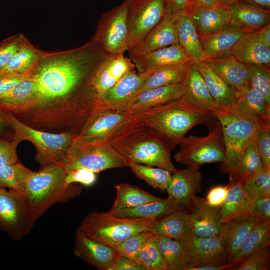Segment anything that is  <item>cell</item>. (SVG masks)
<instances>
[{"label":"cell","mask_w":270,"mask_h":270,"mask_svg":"<svg viewBox=\"0 0 270 270\" xmlns=\"http://www.w3.org/2000/svg\"><path fill=\"white\" fill-rule=\"evenodd\" d=\"M110 55L92 38L70 50H42L32 75L39 94L38 108L63 100L64 104L86 116L102 109L104 104L92 90L90 82L98 67Z\"/></svg>","instance_id":"cell-1"},{"label":"cell","mask_w":270,"mask_h":270,"mask_svg":"<svg viewBox=\"0 0 270 270\" xmlns=\"http://www.w3.org/2000/svg\"><path fill=\"white\" fill-rule=\"evenodd\" d=\"M134 114V118L147 126L170 152L193 127L205 124L210 130L216 118L181 98Z\"/></svg>","instance_id":"cell-2"},{"label":"cell","mask_w":270,"mask_h":270,"mask_svg":"<svg viewBox=\"0 0 270 270\" xmlns=\"http://www.w3.org/2000/svg\"><path fill=\"white\" fill-rule=\"evenodd\" d=\"M114 149L129 162L177 170L171 152L147 126L134 118L109 139Z\"/></svg>","instance_id":"cell-3"},{"label":"cell","mask_w":270,"mask_h":270,"mask_svg":"<svg viewBox=\"0 0 270 270\" xmlns=\"http://www.w3.org/2000/svg\"><path fill=\"white\" fill-rule=\"evenodd\" d=\"M66 174L62 166L52 164L38 172H33L24 184L23 194L36 220L52 206L78 196L82 192L80 186L66 182Z\"/></svg>","instance_id":"cell-4"},{"label":"cell","mask_w":270,"mask_h":270,"mask_svg":"<svg viewBox=\"0 0 270 270\" xmlns=\"http://www.w3.org/2000/svg\"><path fill=\"white\" fill-rule=\"evenodd\" d=\"M214 116L221 126L226 147V160L222 166L225 173L240 161L246 148L255 142L259 129L270 121L244 114L233 107L224 108Z\"/></svg>","instance_id":"cell-5"},{"label":"cell","mask_w":270,"mask_h":270,"mask_svg":"<svg viewBox=\"0 0 270 270\" xmlns=\"http://www.w3.org/2000/svg\"><path fill=\"white\" fill-rule=\"evenodd\" d=\"M156 219L120 218L109 212H92L77 228L90 240L114 248L130 236L150 231Z\"/></svg>","instance_id":"cell-6"},{"label":"cell","mask_w":270,"mask_h":270,"mask_svg":"<svg viewBox=\"0 0 270 270\" xmlns=\"http://www.w3.org/2000/svg\"><path fill=\"white\" fill-rule=\"evenodd\" d=\"M66 174L86 168L95 173L128 167V162L109 140L80 142L72 140L60 163Z\"/></svg>","instance_id":"cell-7"},{"label":"cell","mask_w":270,"mask_h":270,"mask_svg":"<svg viewBox=\"0 0 270 270\" xmlns=\"http://www.w3.org/2000/svg\"><path fill=\"white\" fill-rule=\"evenodd\" d=\"M2 114L14 130V136L32 143L37 150V160L44 166L60 163L76 135L74 130L60 134L40 131L23 123L12 114L1 110Z\"/></svg>","instance_id":"cell-8"},{"label":"cell","mask_w":270,"mask_h":270,"mask_svg":"<svg viewBox=\"0 0 270 270\" xmlns=\"http://www.w3.org/2000/svg\"><path fill=\"white\" fill-rule=\"evenodd\" d=\"M218 123L204 136L184 137L178 144L180 149L174 155L175 160L195 170L205 164H222L226 160V150L221 126Z\"/></svg>","instance_id":"cell-9"},{"label":"cell","mask_w":270,"mask_h":270,"mask_svg":"<svg viewBox=\"0 0 270 270\" xmlns=\"http://www.w3.org/2000/svg\"><path fill=\"white\" fill-rule=\"evenodd\" d=\"M128 0L104 13L92 38L110 54H124L128 49Z\"/></svg>","instance_id":"cell-10"},{"label":"cell","mask_w":270,"mask_h":270,"mask_svg":"<svg viewBox=\"0 0 270 270\" xmlns=\"http://www.w3.org/2000/svg\"><path fill=\"white\" fill-rule=\"evenodd\" d=\"M36 220L22 194L0 186V229L15 240L28 234Z\"/></svg>","instance_id":"cell-11"},{"label":"cell","mask_w":270,"mask_h":270,"mask_svg":"<svg viewBox=\"0 0 270 270\" xmlns=\"http://www.w3.org/2000/svg\"><path fill=\"white\" fill-rule=\"evenodd\" d=\"M166 4V0H128V50L140 43L159 23Z\"/></svg>","instance_id":"cell-12"},{"label":"cell","mask_w":270,"mask_h":270,"mask_svg":"<svg viewBox=\"0 0 270 270\" xmlns=\"http://www.w3.org/2000/svg\"><path fill=\"white\" fill-rule=\"evenodd\" d=\"M134 113L128 110L104 108L94 114L76 134L73 140L80 142H104L130 122Z\"/></svg>","instance_id":"cell-13"},{"label":"cell","mask_w":270,"mask_h":270,"mask_svg":"<svg viewBox=\"0 0 270 270\" xmlns=\"http://www.w3.org/2000/svg\"><path fill=\"white\" fill-rule=\"evenodd\" d=\"M221 208L210 206L205 198L193 194L190 199L188 212L192 234L198 237H210L220 234Z\"/></svg>","instance_id":"cell-14"},{"label":"cell","mask_w":270,"mask_h":270,"mask_svg":"<svg viewBox=\"0 0 270 270\" xmlns=\"http://www.w3.org/2000/svg\"><path fill=\"white\" fill-rule=\"evenodd\" d=\"M182 242L186 246L190 262L228 264L226 246L220 234L210 237H198L192 234Z\"/></svg>","instance_id":"cell-15"},{"label":"cell","mask_w":270,"mask_h":270,"mask_svg":"<svg viewBox=\"0 0 270 270\" xmlns=\"http://www.w3.org/2000/svg\"><path fill=\"white\" fill-rule=\"evenodd\" d=\"M184 84L181 98L188 104L213 116L223 109L213 99L204 80L192 60Z\"/></svg>","instance_id":"cell-16"},{"label":"cell","mask_w":270,"mask_h":270,"mask_svg":"<svg viewBox=\"0 0 270 270\" xmlns=\"http://www.w3.org/2000/svg\"><path fill=\"white\" fill-rule=\"evenodd\" d=\"M135 69L131 59L124 56V54H111L94 74L90 82L91 87L100 97L126 74Z\"/></svg>","instance_id":"cell-17"},{"label":"cell","mask_w":270,"mask_h":270,"mask_svg":"<svg viewBox=\"0 0 270 270\" xmlns=\"http://www.w3.org/2000/svg\"><path fill=\"white\" fill-rule=\"evenodd\" d=\"M39 94L32 76H28L0 96V110L18 113L36 108Z\"/></svg>","instance_id":"cell-18"},{"label":"cell","mask_w":270,"mask_h":270,"mask_svg":"<svg viewBox=\"0 0 270 270\" xmlns=\"http://www.w3.org/2000/svg\"><path fill=\"white\" fill-rule=\"evenodd\" d=\"M152 71L142 73L135 70L129 71L100 96L102 101L107 108L124 110L128 102L138 92L144 80Z\"/></svg>","instance_id":"cell-19"},{"label":"cell","mask_w":270,"mask_h":270,"mask_svg":"<svg viewBox=\"0 0 270 270\" xmlns=\"http://www.w3.org/2000/svg\"><path fill=\"white\" fill-rule=\"evenodd\" d=\"M176 16L164 13L159 23L138 44L128 50L130 58L178 44Z\"/></svg>","instance_id":"cell-20"},{"label":"cell","mask_w":270,"mask_h":270,"mask_svg":"<svg viewBox=\"0 0 270 270\" xmlns=\"http://www.w3.org/2000/svg\"><path fill=\"white\" fill-rule=\"evenodd\" d=\"M74 252L76 256L100 270H108L111 262L119 254L114 248L90 239L78 229Z\"/></svg>","instance_id":"cell-21"},{"label":"cell","mask_w":270,"mask_h":270,"mask_svg":"<svg viewBox=\"0 0 270 270\" xmlns=\"http://www.w3.org/2000/svg\"><path fill=\"white\" fill-rule=\"evenodd\" d=\"M130 58L140 73L154 70L168 64L188 63L191 60L179 44L149 51Z\"/></svg>","instance_id":"cell-22"},{"label":"cell","mask_w":270,"mask_h":270,"mask_svg":"<svg viewBox=\"0 0 270 270\" xmlns=\"http://www.w3.org/2000/svg\"><path fill=\"white\" fill-rule=\"evenodd\" d=\"M202 176L198 170L187 166L177 170L172 174L166 190L168 198L177 202L188 210L191 196L201 191Z\"/></svg>","instance_id":"cell-23"},{"label":"cell","mask_w":270,"mask_h":270,"mask_svg":"<svg viewBox=\"0 0 270 270\" xmlns=\"http://www.w3.org/2000/svg\"><path fill=\"white\" fill-rule=\"evenodd\" d=\"M230 24L247 34L258 30L270 24V10L262 9L240 0L228 6Z\"/></svg>","instance_id":"cell-24"},{"label":"cell","mask_w":270,"mask_h":270,"mask_svg":"<svg viewBox=\"0 0 270 270\" xmlns=\"http://www.w3.org/2000/svg\"><path fill=\"white\" fill-rule=\"evenodd\" d=\"M202 61L224 82L237 90L250 84L248 64L239 62L231 52Z\"/></svg>","instance_id":"cell-25"},{"label":"cell","mask_w":270,"mask_h":270,"mask_svg":"<svg viewBox=\"0 0 270 270\" xmlns=\"http://www.w3.org/2000/svg\"><path fill=\"white\" fill-rule=\"evenodd\" d=\"M184 90V83H180L140 91L130 100L124 110L134 113L180 98Z\"/></svg>","instance_id":"cell-26"},{"label":"cell","mask_w":270,"mask_h":270,"mask_svg":"<svg viewBox=\"0 0 270 270\" xmlns=\"http://www.w3.org/2000/svg\"><path fill=\"white\" fill-rule=\"evenodd\" d=\"M246 34L229 24L208 36L200 38L203 52L202 60L230 53L236 42Z\"/></svg>","instance_id":"cell-27"},{"label":"cell","mask_w":270,"mask_h":270,"mask_svg":"<svg viewBox=\"0 0 270 270\" xmlns=\"http://www.w3.org/2000/svg\"><path fill=\"white\" fill-rule=\"evenodd\" d=\"M186 13L194 23L200 38L208 36L229 24L231 19L228 6L192 7Z\"/></svg>","instance_id":"cell-28"},{"label":"cell","mask_w":270,"mask_h":270,"mask_svg":"<svg viewBox=\"0 0 270 270\" xmlns=\"http://www.w3.org/2000/svg\"><path fill=\"white\" fill-rule=\"evenodd\" d=\"M182 210L188 212L186 207L167 198L132 208H110L108 212L120 218L158 219Z\"/></svg>","instance_id":"cell-29"},{"label":"cell","mask_w":270,"mask_h":270,"mask_svg":"<svg viewBox=\"0 0 270 270\" xmlns=\"http://www.w3.org/2000/svg\"><path fill=\"white\" fill-rule=\"evenodd\" d=\"M231 53L239 62L246 64L270 65V47L262 43L256 32L247 34L234 46Z\"/></svg>","instance_id":"cell-30"},{"label":"cell","mask_w":270,"mask_h":270,"mask_svg":"<svg viewBox=\"0 0 270 270\" xmlns=\"http://www.w3.org/2000/svg\"><path fill=\"white\" fill-rule=\"evenodd\" d=\"M232 186L228 196L220 208L222 224L240 216H252L254 200L244 188L242 182L230 176Z\"/></svg>","instance_id":"cell-31"},{"label":"cell","mask_w":270,"mask_h":270,"mask_svg":"<svg viewBox=\"0 0 270 270\" xmlns=\"http://www.w3.org/2000/svg\"><path fill=\"white\" fill-rule=\"evenodd\" d=\"M204 80L215 102L224 108H230L236 103L238 91L230 86L202 60H192Z\"/></svg>","instance_id":"cell-32"},{"label":"cell","mask_w":270,"mask_h":270,"mask_svg":"<svg viewBox=\"0 0 270 270\" xmlns=\"http://www.w3.org/2000/svg\"><path fill=\"white\" fill-rule=\"evenodd\" d=\"M256 224L252 216H238L223 224L220 235L226 246L229 264Z\"/></svg>","instance_id":"cell-33"},{"label":"cell","mask_w":270,"mask_h":270,"mask_svg":"<svg viewBox=\"0 0 270 270\" xmlns=\"http://www.w3.org/2000/svg\"><path fill=\"white\" fill-rule=\"evenodd\" d=\"M150 232L180 241L186 240L192 234L188 211H179L156 219Z\"/></svg>","instance_id":"cell-34"},{"label":"cell","mask_w":270,"mask_h":270,"mask_svg":"<svg viewBox=\"0 0 270 270\" xmlns=\"http://www.w3.org/2000/svg\"><path fill=\"white\" fill-rule=\"evenodd\" d=\"M178 44L192 60H202L203 52L200 38L186 12L176 16Z\"/></svg>","instance_id":"cell-35"},{"label":"cell","mask_w":270,"mask_h":270,"mask_svg":"<svg viewBox=\"0 0 270 270\" xmlns=\"http://www.w3.org/2000/svg\"><path fill=\"white\" fill-rule=\"evenodd\" d=\"M41 52L26 38L8 64L0 71L22 76H32L38 66Z\"/></svg>","instance_id":"cell-36"},{"label":"cell","mask_w":270,"mask_h":270,"mask_svg":"<svg viewBox=\"0 0 270 270\" xmlns=\"http://www.w3.org/2000/svg\"><path fill=\"white\" fill-rule=\"evenodd\" d=\"M152 238L166 262L169 270H184L190 262L184 244L182 241L153 233Z\"/></svg>","instance_id":"cell-37"},{"label":"cell","mask_w":270,"mask_h":270,"mask_svg":"<svg viewBox=\"0 0 270 270\" xmlns=\"http://www.w3.org/2000/svg\"><path fill=\"white\" fill-rule=\"evenodd\" d=\"M190 62L168 64L153 70L144 80L138 92L154 88L184 83Z\"/></svg>","instance_id":"cell-38"},{"label":"cell","mask_w":270,"mask_h":270,"mask_svg":"<svg viewBox=\"0 0 270 270\" xmlns=\"http://www.w3.org/2000/svg\"><path fill=\"white\" fill-rule=\"evenodd\" d=\"M238 91V98L233 107L244 114L270 121V104L250 84Z\"/></svg>","instance_id":"cell-39"},{"label":"cell","mask_w":270,"mask_h":270,"mask_svg":"<svg viewBox=\"0 0 270 270\" xmlns=\"http://www.w3.org/2000/svg\"><path fill=\"white\" fill-rule=\"evenodd\" d=\"M270 244V220L256 224L248 234L232 260L230 269L238 264L252 253Z\"/></svg>","instance_id":"cell-40"},{"label":"cell","mask_w":270,"mask_h":270,"mask_svg":"<svg viewBox=\"0 0 270 270\" xmlns=\"http://www.w3.org/2000/svg\"><path fill=\"white\" fill-rule=\"evenodd\" d=\"M116 196L111 209L132 208L161 198L128 183H119L114 185Z\"/></svg>","instance_id":"cell-41"},{"label":"cell","mask_w":270,"mask_h":270,"mask_svg":"<svg viewBox=\"0 0 270 270\" xmlns=\"http://www.w3.org/2000/svg\"><path fill=\"white\" fill-rule=\"evenodd\" d=\"M264 165L256 147L255 142L244 150L240 161L225 173L242 183L248 180L264 168Z\"/></svg>","instance_id":"cell-42"},{"label":"cell","mask_w":270,"mask_h":270,"mask_svg":"<svg viewBox=\"0 0 270 270\" xmlns=\"http://www.w3.org/2000/svg\"><path fill=\"white\" fill-rule=\"evenodd\" d=\"M128 167L138 178L162 192L166 191L172 176L168 170L131 162L128 163Z\"/></svg>","instance_id":"cell-43"},{"label":"cell","mask_w":270,"mask_h":270,"mask_svg":"<svg viewBox=\"0 0 270 270\" xmlns=\"http://www.w3.org/2000/svg\"><path fill=\"white\" fill-rule=\"evenodd\" d=\"M32 172L19 162L0 167V186L22 194L24 181Z\"/></svg>","instance_id":"cell-44"},{"label":"cell","mask_w":270,"mask_h":270,"mask_svg":"<svg viewBox=\"0 0 270 270\" xmlns=\"http://www.w3.org/2000/svg\"><path fill=\"white\" fill-rule=\"evenodd\" d=\"M146 270H169L168 266L152 236L146 242L133 260Z\"/></svg>","instance_id":"cell-45"},{"label":"cell","mask_w":270,"mask_h":270,"mask_svg":"<svg viewBox=\"0 0 270 270\" xmlns=\"http://www.w3.org/2000/svg\"><path fill=\"white\" fill-rule=\"evenodd\" d=\"M250 85L270 104V65L248 64Z\"/></svg>","instance_id":"cell-46"},{"label":"cell","mask_w":270,"mask_h":270,"mask_svg":"<svg viewBox=\"0 0 270 270\" xmlns=\"http://www.w3.org/2000/svg\"><path fill=\"white\" fill-rule=\"evenodd\" d=\"M246 193L254 200L270 196V169L264 167L260 171L242 183Z\"/></svg>","instance_id":"cell-47"},{"label":"cell","mask_w":270,"mask_h":270,"mask_svg":"<svg viewBox=\"0 0 270 270\" xmlns=\"http://www.w3.org/2000/svg\"><path fill=\"white\" fill-rule=\"evenodd\" d=\"M152 233L149 231L135 234L116 246L114 248L119 254L132 260L152 236Z\"/></svg>","instance_id":"cell-48"},{"label":"cell","mask_w":270,"mask_h":270,"mask_svg":"<svg viewBox=\"0 0 270 270\" xmlns=\"http://www.w3.org/2000/svg\"><path fill=\"white\" fill-rule=\"evenodd\" d=\"M270 260V249L269 246H267L252 253L232 270H268Z\"/></svg>","instance_id":"cell-49"},{"label":"cell","mask_w":270,"mask_h":270,"mask_svg":"<svg viewBox=\"0 0 270 270\" xmlns=\"http://www.w3.org/2000/svg\"><path fill=\"white\" fill-rule=\"evenodd\" d=\"M26 39L22 34H18L0 42V70L8 64Z\"/></svg>","instance_id":"cell-50"},{"label":"cell","mask_w":270,"mask_h":270,"mask_svg":"<svg viewBox=\"0 0 270 270\" xmlns=\"http://www.w3.org/2000/svg\"><path fill=\"white\" fill-rule=\"evenodd\" d=\"M255 144L264 166L270 169V122L266 124L259 129Z\"/></svg>","instance_id":"cell-51"},{"label":"cell","mask_w":270,"mask_h":270,"mask_svg":"<svg viewBox=\"0 0 270 270\" xmlns=\"http://www.w3.org/2000/svg\"><path fill=\"white\" fill-rule=\"evenodd\" d=\"M21 140L14 136L12 141L0 139V167L18 162L16 148Z\"/></svg>","instance_id":"cell-52"},{"label":"cell","mask_w":270,"mask_h":270,"mask_svg":"<svg viewBox=\"0 0 270 270\" xmlns=\"http://www.w3.org/2000/svg\"><path fill=\"white\" fill-rule=\"evenodd\" d=\"M231 186L232 181L230 179L229 183L226 185L212 188L205 198L206 202L212 206L221 208L228 196Z\"/></svg>","instance_id":"cell-53"},{"label":"cell","mask_w":270,"mask_h":270,"mask_svg":"<svg viewBox=\"0 0 270 270\" xmlns=\"http://www.w3.org/2000/svg\"><path fill=\"white\" fill-rule=\"evenodd\" d=\"M252 216L257 224L270 220V196L258 198L254 200Z\"/></svg>","instance_id":"cell-54"},{"label":"cell","mask_w":270,"mask_h":270,"mask_svg":"<svg viewBox=\"0 0 270 270\" xmlns=\"http://www.w3.org/2000/svg\"><path fill=\"white\" fill-rule=\"evenodd\" d=\"M96 180V173L86 168H79L66 174V182L70 184L75 182L90 186Z\"/></svg>","instance_id":"cell-55"},{"label":"cell","mask_w":270,"mask_h":270,"mask_svg":"<svg viewBox=\"0 0 270 270\" xmlns=\"http://www.w3.org/2000/svg\"><path fill=\"white\" fill-rule=\"evenodd\" d=\"M108 270H146L134 260L118 254L111 262Z\"/></svg>","instance_id":"cell-56"},{"label":"cell","mask_w":270,"mask_h":270,"mask_svg":"<svg viewBox=\"0 0 270 270\" xmlns=\"http://www.w3.org/2000/svg\"><path fill=\"white\" fill-rule=\"evenodd\" d=\"M26 77L0 71V96L7 93Z\"/></svg>","instance_id":"cell-57"},{"label":"cell","mask_w":270,"mask_h":270,"mask_svg":"<svg viewBox=\"0 0 270 270\" xmlns=\"http://www.w3.org/2000/svg\"><path fill=\"white\" fill-rule=\"evenodd\" d=\"M192 8L190 0H166L164 12L172 15L186 12Z\"/></svg>","instance_id":"cell-58"},{"label":"cell","mask_w":270,"mask_h":270,"mask_svg":"<svg viewBox=\"0 0 270 270\" xmlns=\"http://www.w3.org/2000/svg\"><path fill=\"white\" fill-rule=\"evenodd\" d=\"M230 264H219L206 262H190L184 270H222L230 269Z\"/></svg>","instance_id":"cell-59"},{"label":"cell","mask_w":270,"mask_h":270,"mask_svg":"<svg viewBox=\"0 0 270 270\" xmlns=\"http://www.w3.org/2000/svg\"><path fill=\"white\" fill-rule=\"evenodd\" d=\"M221 0H190L192 7L208 8L218 6Z\"/></svg>","instance_id":"cell-60"},{"label":"cell","mask_w":270,"mask_h":270,"mask_svg":"<svg viewBox=\"0 0 270 270\" xmlns=\"http://www.w3.org/2000/svg\"><path fill=\"white\" fill-rule=\"evenodd\" d=\"M256 33L260 41L270 47V23L256 31Z\"/></svg>","instance_id":"cell-61"},{"label":"cell","mask_w":270,"mask_h":270,"mask_svg":"<svg viewBox=\"0 0 270 270\" xmlns=\"http://www.w3.org/2000/svg\"><path fill=\"white\" fill-rule=\"evenodd\" d=\"M240 0L259 8L270 10V0Z\"/></svg>","instance_id":"cell-62"},{"label":"cell","mask_w":270,"mask_h":270,"mask_svg":"<svg viewBox=\"0 0 270 270\" xmlns=\"http://www.w3.org/2000/svg\"><path fill=\"white\" fill-rule=\"evenodd\" d=\"M7 125L9 124L4 119L3 116L2 114L1 110H0V136H2L4 127H6Z\"/></svg>","instance_id":"cell-63"},{"label":"cell","mask_w":270,"mask_h":270,"mask_svg":"<svg viewBox=\"0 0 270 270\" xmlns=\"http://www.w3.org/2000/svg\"><path fill=\"white\" fill-rule=\"evenodd\" d=\"M237 0H221L218 6H228Z\"/></svg>","instance_id":"cell-64"}]
</instances>
